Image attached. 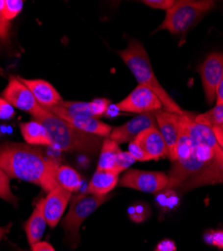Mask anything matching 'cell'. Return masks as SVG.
Returning <instances> with one entry per match:
<instances>
[{
	"label": "cell",
	"mask_w": 223,
	"mask_h": 251,
	"mask_svg": "<svg viewBox=\"0 0 223 251\" xmlns=\"http://www.w3.org/2000/svg\"><path fill=\"white\" fill-rule=\"evenodd\" d=\"M194 121L198 124L208 126L210 128L214 126L221 127L223 125V104H216L211 110L196 116Z\"/></svg>",
	"instance_id": "7402d4cb"
},
{
	"label": "cell",
	"mask_w": 223,
	"mask_h": 251,
	"mask_svg": "<svg viewBox=\"0 0 223 251\" xmlns=\"http://www.w3.org/2000/svg\"><path fill=\"white\" fill-rule=\"evenodd\" d=\"M111 104V100L108 99H95L90 101V107L93 117L98 119L107 114V111Z\"/></svg>",
	"instance_id": "83f0119b"
},
{
	"label": "cell",
	"mask_w": 223,
	"mask_h": 251,
	"mask_svg": "<svg viewBox=\"0 0 223 251\" xmlns=\"http://www.w3.org/2000/svg\"><path fill=\"white\" fill-rule=\"evenodd\" d=\"M134 141L144 152L147 161L169 157L165 141L157 128H150L142 132Z\"/></svg>",
	"instance_id": "5bb4252c"
},
{
	"label": "cell",
	"mask_w": 223,
	"mask_h": 251,
	"mask_svg": "<svg viewBox=\"0 0 223 251\" xmlns=\"http://www.w3.org/2000/svg\"><path fill=\"white\" fill-rule=\"evenodd\" d=\"M48 222L44 214V199H40L35 205L33 212L25 224V230L30 246L42 239Z\"/></svg>",
	"instance_id": "e0dca14e"
},
{
	"label": "cell",
	"mask_w": 223,
	"mask_h": 251,
	"mask_svg": "<svg viewBox=\"0 0 223 251\" xmlns=\"http://www.w3.org/2000/svg\"><path fill=\"white\" fill-rule=\"evenodd\" d=\"M157 127L163 137L168 148L169 159L173 162L176 158V148L179 136V116L177 114L166 111L165 109L154 112Z\"/></svg>",
	"instance_id": "7c38bea8"
},
{
	"label": "cell",
	"mask_w": 223,
	"mask_h": 251,
	"mask_svg": "<svg viewBox=\"0 0 223 251\" xmlns=\"http://www.w3.org/2000/svg\"><path fill=\"white\" fill-rule=\"evenodd\" d=\"M216 104H223V77L219 83L216 93Z\"/></svg>",
	"instance_id": "8d00e7d4"
},
{
	"label": "cell",
	"mask_w": 223,
	"mask_h": 251,
	"mask_svg": "<svg viewBox=\"0 0 223 251\" xmlns=\"http://www.w3.org/2000/svg\"><path fill=\"white\" fill-rule=\"evenodd\" d=\"M54 115L64 119L77 130L99 137H109L113 129L108 124L100 122L93 117L72 116L65 113H54Z\"/></svg>",
	"instance_id": "2e32d148"
},
{
	"label": "cell",
	"mask_w": 223,
	"mask_h": 251,
	"mask_svg": "<svg viewBox=\"0 0 223 251\" xmlns=\"http://www.w3.org/2000/svg\"><path fill=\"white\" fill-rule=\"evenodd\" d=\"M31 116L33 120L40 122L47 128L52 141V148L55 150L95 154L102 148L103 137L77 130L70 123L42 106H38Z\"/></svg>",
	"instance_id": "3957f363"
},
{
	"label": "cell",
	"mask_w": 223,
	"mask_h": 251,
	"mask_svg": "<svg viewBox=\"0 0 223 251\" xmlns=\"http://www.w3.org/2000/svg\"><path fill=\"white\" fill-rule=\"evenodd\" d=\"M150 214L149 207L144 203V204H134L131 205L128 208V215L129 217L137 223L143 222L144 220L147 219V217Z\"/></svg>",
	"instance_id": "cb8c5ba5"
},
{
	"label": "cell",
	"mask_w": 223,
	"mask_h": 251,
	"mask_svg": "<svg viewBox=\"0 0 223 251\" xmlns=\"http://www.w3.org/2000/svg\"><path fill=\"white\" fill-rule=\"evenodd\" d=\"M2 98L13 108H17L30 115L39 106L30 90L15 75H9L7 85L2 92Z\"/></svg>",
	"instance_id": "30bf717a"
},
{
	"label": "cell",
	"mask_w": 223,
	"mask_h": 251,
	"mask_svg": "<svg viewBox=\"0 0 223 251\" xmlns=\"http://www.w3.org/2000/svg\"><path fill=\"white\" fill-rule=\"evenodd\" d=\"M176 1L174 0H145L143 3L145 5H148L152 8L156 9H163V10H169Z\"/></svg>",
	"instance_id": "4dcf8cb0"
},
{
	"label": "cell",
	"mask_w": 223,
	"mask_h": 251,
	"mask_svg": "<svg viewBox=\"0 0 223 251\" xmlns=\"http://www.w3.org/2000/svg\"><path fill=\"white\" fill-rule=\"evenodd\" d=\"M115 107L120 112L145 114L164 109L159 98L148 88L138 86L124 100L117 102Z\"/></svg>",
	"instance_id": "ba28073f"
},
{
	"label": "cell",
	"mask_w": 223,
	"mask_h": 251,
	"mask_svg": "<svg viewBox=\"0 0 223 251\" xmlns=\"http://www.w3.org/2000/svg\"><path fill=\"white\" fill-rule=\"evenodd\" d=\"M25 2L22 0H4L3 14L8 22H11L24 8Z\"/></svg>",
	"instance_id": "d4e9b609"
},
{
	"label": "cell",
	"mask_w": 223,
	"mask_h": 251,
	"mask_svg": "<svg viewBox=\"0 0 223 251\" xmlns=\"http://www.w3.org/2000/svg\"><path fill=\"white\" fill-rule=\"evenodd\" d=\"M72 196L70 191L62 187H56L44 198V214L50 227L54 228L62 219Z\"/></svg>",
	"instance_id": "4fadbf2b"
},
{
	"label": "cell",
	"mask_w": 223,
	"mask_h": 251,
	"mask_svg": "<svg viewBox=\"0 0 223 251\" xmlns=\"http://www.w3.org/2000/svg\"><path fill=\"white\" fill-rule=\"evenodd\" d=\"M165 190L186 192L201 186L223 183V152L212 128L185 113L179 116L176 158Z\"/></svg>",
	"instance_id": "6da1fadb"
},
{
	"label": "cell",
	"mask_w": 223,
	"mask_h": 251,
	"mask_svg": "<svg viewBox=\"0 0 223 251\" xmlns=\"http://www.w3.org/2000/svg\"><path fill=\"white\" fill-rule=\"evenodd\" d=\"M111 198L110 195H93L88 193L72 196L69 213L64 219L63 228L66 242L74 248L79 242V227L97 209Z\"/></svg>",
	"instance_id": "8992f818"
},
{
	"label": "cell",
	"mask_w": 223,
	"mask_h": 251,
	"mask_svg": "<svg viewBox=\"0 0 223 251\" xmlns=\"http://www.w3.org/2000/svg\"><path fill=\"white\" fill-rule=\"evenodd\" d=\"M128 152L131 154V156H132L136 161H142V162H143V161H147L144 152L142 151L141 147L137 144L136 141H133V142H130V143H129Z\"/></svg>",
	"instance_id": "d6a6232c"
},
{
	"label": "cell",
	"mask_w": 223,
	"mask_h": 251,
	"mask_svg": "<svg viewBox=\"0 0 223 251\" xmlns=\"http://www.w3.org/2000/svg\"><path fill=\"white\" fill-rule=\"evenodd\" d=\"M136 160L131 156L129 152H123L122 151L117 159V165H116V172L121 173L126 171L129 167L135 162Z\"/></svg>",
	"instance_id": "f1b7e54d"
},
{
	"label": "cell",
	"mask_w": 223,
	"mask_h": 251,
	"mask_svg": "<svg viewBox=\"0 0 223 251\" xmlns=\"http://www.w3.org/2000/svg\"><path fill=\"white\" fill-rule=\"evenodd\" d=\"M58 162L43 150L26 143H0V169L9 178L40 186L48 193L57 187L55 171Z\"/></svg>",
	"instance_id": "7a4b0ae2"
},
{
	"label": "cell",
	"mask_w": 223,
	"mask_h": 251,
	"mask_svg": "<svg viewBox=\"0 0 223 251\" xmlns=\"http://www.w3.org/2000/svg\"><path fill=\"white\" fill-rule=\"evenodd\" d=\"M55 182L57 187H62L73 193L82 187L83 178L72 167L59 165L55 171Z\"/></svg>",
	"instance_id": "ffe728a7"
},
{
	"label": "cell",
	"mask_w": 223,
	"mask_h": 251,
	"mask_svg": "<svg viewBox=\"0 0 223 251\" xmlns=\"http://www.w3.org/2000/svg\"><path fill=\"white\" fill-rule=\"evenodd\" d=\"M169 178L163 172L128 170L119 180L120 186L146 192L159 193L166 189Z\"/></svg>",
	"instance_id": "52a82bcc"
},
{
	"label": "cell",
	"mask_w": 223,
	"mask_h": 251,
	"mask_svg": "<svg viewBox=\"0 0 223 251\" xmlns=\"http://www.w3.org/2000/svg\"><path fill=\"white\" fill-rule=\"evenodd\" d=\"M14 108L6 100H4L3 98H0V120H11L14 118Z\"/></svg>",
	"instance_id": "f546056e"
},
{
	"label": "cell",
	"mask_w": 223,
	"mask_h": 251,
	"mask_svg": "<svg viewBox=\"0 0 223 251\" xmlns=\"http://www.w3.org/2000/svg\"><path fill=\"white\" fill-rule=\"evenodd\" d=\"M10 227H11V224H9L8 226L0 227V241H1L5 237V235L10 231Z\"/></svg>",
	"instance_id": "74e56055"
},
{
	"label": "cell",
	"mask_w": 223,
	"mask_h": 251,
	"mask_svg": "<svg viewBox=\"0 0 223 251\" xmlns=\"http://www.w3.org/2000/svg\"><path fill=\"white\" fill-rule=\"evenodd\" d=\"M176 250H177L176 244L170 239H165L158 243L155 251H176Z\"/></svg>",
	"instance_id": "836d02e7"
},
{
	"label": "cell",
	"mask_w": 223,
	"mask_h": 251,
	"mask_svg": "<svg viewBox=\"0 0 223 251\" xmlns=\"http://www.w3.org/2000/svg\"><path fill=\"white\" fill-rule=\"evenodd\" d=\"M25 85L30 90L39 106L49 110L56 104L62 102L64 100L59 93L50 83L44 79H27L18 76Z\"/></svg>",
	"instance_id": "9a60e30c"
},
{
	"label": "cell",
	"mask_w": 223,
	"mask_h": 251,
	"mask_svg": "<svg viewBox=\"0 0 223 251\" xmlns=\"http://www.w3.org/2000/svg\"><path fill=\"white\" fill-rule=\"evenodd\" d=\"M1 50H2V47H1V44H0V53H1Z\"/></svg>",
	"instance_id": "f35d334b"
},
{
	"label": "cell",
	"mask_w": 223,
	"mask_h": 251,
	"mask_svg": "<svg viewBox=\"0 0 223 251\" xmlns=\"http://www.w3.org/2000/svg\"><path fill=\"white\" fill-rule=\"evenodd\" d=\"M32 251H55L54 248L48 242L39 241L31 246Z\"/></svg>",
	"instance_id": "e575fe53"
},
{
	"label": "cell",
	"mask_w": 223,
	"mask_h": 251,
	"mask_svg": "<svg viewBox=\"0 0 223 251\" xmlns=\"http://www.w3.org/2000/svg\"><path fill=\"white\" fill-rule=\"evenodd\" d=\"M205 241L211 245L223 249V230L209 231L205 236Z\"/></svg>",
	"instance_id": "1f68e13d"
},
{
	"label": "cell",
	"mask_w": 223,
	"mask_h": 251,
	"mask_svg": "<svg viewBox=\"0 0 223 251\" xmlns=\"http://www.w3.org/2000/svg\"><path fill=\"white\" fill-rule=\"evenodd\" d=\"M117 53L132 72L139 82V86L151 90L159 98L166 111L177 115L185 114L179 104L172 100L164 88L161 86L154 74L149 55L141 43L136 39H131L128 47L123 50L117 51Z\"/></svg>",
	"instance_id": "277c9868"
},
{
	"label": "cell",
	"mask_w": 223,
	"mask_h": 251,
	"mask_svg": "<svg viewBox=\"0 0 223 251\" xmlns=\"http://www.w3.org/2000/svg\"><path fill=\"white\" fill-rule=\"evenodd\" d=\"M214 7V1L208 0H180L166 11L165 19L155 30H168L173 35L185 34L196 25L205 13Z\"/></svg>",
	"instance_id": "5b68a950"
},
{
	"label": "cell",
	"mask_w": 223,
	"mask_h": 251,
	"mask_svg": "<svg viewBox=\"0 0 223 251\" xmlns=\"http://www.w3.org/2000/svg\"><path fill=\"white\" fill-rule=\"evenodd\" d=\"M207 103L216 100V93L223 77V53L209 54L198 68Z\"/></svg>",
	"instance_id": "9c48e42d"
},
{
	"label": "cell",
	"mask_w": 223,
	"mask_h": 251,
	"mask_svg": "<svg viewBox=\"0 0 223 251\" xmlns=\"http://www.w3.org/2000/svg\"><path fill=\"white\" fill-rule=\"evenodd\" d=\"M4 0H0V44H10V22L5 18L3 14Z\"/></svg>",
	"instance_id": "484cf974"
},
{
	"label": "cell",
	"mask_w": 223,
	"mask_h": 251,
	"mask_svg": "<svg viewBox=\"0 0 223 251\" xmlns=\"http://www.w3.org/2000/svg\"><path fill=\"white\" fill-rule=\"evenodd\" d=\"M119 173L107 170H96L88 186L87 193L93 195H107L119 183Z\"/></svg>",
	"instance_id": "d6986e66"
},
{
	"label": "cell",
	"mask_w": 223,
	"mask_h": 251,
	"mask_svg": "<svg viewBox=\"0 0 223 251\" xmlns=\"http://www.w3.org/2000/svg\"><path fill=\"white\" fill-rule=\"evenodd\" d=\"M177 201L178 198L175 191L163 190L157 193V202L164 211L167 210V209L174 207L177 204Z\"/></svg>",
	"instance_id": "4316f807"
},
{
	"label": "cell",
	"mask_w": 223,
	"mask_h": 251,
	"mask_svg": "<svg viewBox=\"0 0 223 251\" xmlns=\"http://www.w3.org/2000/svg\"><path fill=\"white\" fill-rule=\"evenodd\" d=\"M212 131L214 133V136L216 138V141L219 145L220 149L223 152V130L221 129V127H219V126H214V127H212Z\"/></svg>",
	"instance_id": "d590c367"
},
{
	"label": "cell",
	"mask_w": 223,
	"mask_h": 251,
	"mask_svg": "<svg viewBox=\"0 0 223 251\" xmlns=\"http://www.w3.org/2000/svg\"><path fill=\"white\" fill-rule=\"evenodd\" d=\"M221 129H222V130H223V125H222V126H221Z\"/></svg>",
	"instance_id": "ab89813d"
},
{
	"label": "cell",
	"mask_w": 223,
	"mask_h": 251,
	"mask_svg": "<svg viewBox=\"0 0 223 251\" xmlns=\"http://www.w3.org/2000/svg\"><path fill=\"white\" fill-rule=\"evenodd\" d=\"M150 128H157V122L154 112L141 114L126 124L112 129L109 138L117 144L133 142L137 136Z\"/></svg>",
	"instance_id": "8fae6325"
},
{
	"label": "cell",
	"mask_w": 223,
	"mask_h": 251,
	"mask_svg": "<svg viewBox=\"0 0 223 251\" xmlns=\"http://www.w3.org/2000/svg\"><path fill=\"white\" fill-rule=\"evenodd\" d=\"M0 198L14 206L18 202L16 196L10 189V178L2 169H0Z\"/></svg>",
	"instance_id": "603a6c76"
},
{
	"label": "cell",
	"mask_w": 223,
	"mask_h": 251,
	"mask_svg": "<svg viewBox=\"0 0 223 251\" xmlns=\"http://www.w3.org/2000/svg\"><path fill=\"white\" fill-rule=\"evenodd\" d=\"M121 152L122 151L119 148V144H117L110 138L104 139L102 148H100L97 170H107L116 172L117 159Z\"/></svg>",
	"instance_id": "44dd1931"
},
{
	"label": "cell",
	"mask_w": 223,
	"mask_h": 251,
	"mask_svg": "<svg viewBox=\"0 0 223 251\" xmlns=\"http://www.w3.org/2000/svg\"><path fill=\"white\" fill-rule=\"evenodd\" d=\"M19 128L26 144L31 146H49V147H52L51 138L47 128L40 122L31 120L26 123H22Z\"/></svg>",
	"instance_id": "ac0fdd59"
}]
</instances>
